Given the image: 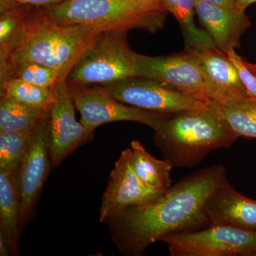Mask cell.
<instances>
[{
	"mask_svg": "<svg viewBox=\"0 0 256 256\" xmlns=\"http://www.w3.org/2000/svg\"><path fill=\"white\" fill-rule=\"evenodd\" d=\"M226 176L223 165L213 164L180 178L153 201L108 216L104 222L116 246L122 255L141 256L168 234L210 226L207 200Z\"/></svg>",
	"mask_w": 256,
	"mask_h": 256,
	"instance_id": "cell-1",
	"label": "cell"
},
{
	"mask_svg": "<svg viewBox=\"0 0 256 256\" xmlns=\"http://www.w3.org/2000/svg\"><path fill=\"white\" fill-rule=\"evenodd\" d=\"M102 34L82 25L56 23L34 6L11 41L0 46V69L34 62L60 70L67 78Z\"/></svg>",
	"mask_w": 256,
	"mask_h": 256,
	"instance_id": "cell-2",
	"label": "cell"
},
{
	"mask_svg": "<svg viewBox=\"0 0 256 256\" xmlns=\"http://www.w3.org/2000/svg\"><path fill=\"white\" fill-rule=\"evenodd\" d=\"M154 146L173 168H194L238 136L210 101L206 108L168 114L154 128Z\"/></svg>",
	"mask_w": 256,
	"mask_h": 256,
	"instance_id": "cell-3",
	"label": "cell"
},
{
	"mask_svg": "<svg viewBox=\"0 0 256 256\" xmlns=\"http://www.w3.org/2000/svg\"><path fill=\"white\" fill-rule=\"evenodd\" d=\"M52 21L102 32L138 30L154 33L164 26L168 12L158 0H68L36 6Z\"/></svg>",
	"mask_w": 256,
	"mask_h": 256,
	"instance_id": "cell-4",
	"label": "cell"
},
{
	"mask_svg": "<svg viewBox=\"0 0 256 256\" xmlns=\"http://www.w3.org/2000/svg\"><path fill=\"white\" fill-rule=\"evenodd\" d=\"M127 32L102 33L69 72L68 86H102L137 77L139 54L130 48Z\"/></svg>",
	"mask_w": 256,
	"mask_h": 256,
	"instance_id": "cell-5",
	"label": "cell"
},
{
	"mask_svg": "<svg viewBox=\"0 0 256 256\" xmlns=\"http://www.w3.org/2000/svg\"><path fill=\"white\" fill-rule=\"evenodd\" d=\"M160 242L168 246L171 256H256V232L220 224L168 234Z\"/></svg>",
	"mask_w": 256,
	"mask_h": 256,
	"instance_id": "cell-6",
	"label": "cell"
},
{
	"mask_svg": "<svg viewBox=\"0 0 256 256\" xmlns=\"http://www.w3.org/2000/svg\"><path fill=\"white\" fill-rule=\"evenodd\" d=\"M116 100L148 111L176 114L206 108L210 100H200L153 79L131 77L101 86Z\"/></svg>",
	"mask_w": 256,
	"mask_h": 256,
	"instance_id": "cell-7",
	"label": "cell"
},
{
	"mask_svg": "<svg viewBox=\"0 0 256 256\" xmlns=\"http://www.w3.org/2000/svg\"><path fill=\"white\" fill-rule=\"evenodd\" d=\"M137 77L151 78L200 100H210L208 89L194 52L166 56H138Z\"/></svg>",
	"mask_w": 256,
	"mask_h": 256,
	"instance_id": "cell-8",
	"label": "cell"
},
{
	"mask_svg": "<svg viewBox=\"0 0 256 256\" xmlns=\"http://www.w3.org/2000/svg\"><path fill=\"white\" fill-rule=\"evenodd\" d=\"M52 168L48 148V116H47L38 121L34 128L28 149L18 168L21 232L32 220Z\"/></svg>",
	"mask_w": 256,
	"mask_h": 256,
	"instance_id": "cell-9",
	"label": "cell"
},
{
	"mask_svg": "<svg viewBox=\"0 0 256 256\" xmlns=\"http://www.w3.org/2000/svg\"><path fill=\"white\" fill-rule=\"evenodd\" d=\"M69 89L76 109L80 114V122L92 130L102 124L118 121L140 122L154 129L160 120L169 114L126 105L101 86L69 87Z\"/></svg>",
	"mask_w": 256,
	"mask_h": 256,
	"instance_id": "cell-10",
	"label": "cell"
},
{
	"mask_svg": "<svg viewBox=\"0 0 256 256\" xmlns=\"http://www.w3.org/2000/svg\"><path fill=\"white\" fill-rule=\"evenodd\" d=\"M56 100L48 114V148L52 168L79 146L90 140L94 130L76 119V109L66 79H62L54 87Z\"/></svg>",
	"mask_w": 256,
	"mask_h": 256,
	"instance_id": "cell-11",
	"label": "cell"
},
{
	"mask_svg": "<svg viewBox=\"0 0 256 256\" xmlns=\"http://www.w3.org/2000/svg\"><path fill=\"white\" fill-rule=\"evenodd\" d=\"M131 148L124 150L114 163L102 196L100 223L114 212L153 201L165 192L146 188L140 181L131 164Z\"/></svg>",
	"mask_w": 256,
	"mask_h": 256,
	"instance_id": "cell-12",
	"label": "cell"
},
{
	"mask_svg": "<svg viewBox=\"0 0 256 256\" xmlns=\"http://www.w3.org/2000/svg\"><path fill=\"white\" fill-rule=\"evenodd\" d=\"M196 53L206 79L210 101L230 106L250 98L226 53L216 47Z\"/></svg>",
	"mask_w": 256,
	"mask_h": 256,
	"instance_id": "cell-13",
	"label": "cell"
},
{
	"mask_svg": "<svg viewBox=\"0 0 256 256\" xmlns=\"http://www.w3.org/2000/svg\"><path fill=\"white\" fill-rule=\"evenodd\" d=\"M205 210L212 224L256 232V200L238 193L227 176L208 197Z\"/></svg>",
	"mask_w": 256,
	"mask_h": 256,
	"instance_id": "cell-14",
	"label": "cell"
},
{
	"mask_svg": "<svg viewBox=\"0 0 256 256\" xmlns=\"http://www.w3.org/2000/svg\"><path fill=\"white\" fill-rule=\"evenodd\" d=\"M196 12L214 44L224 53L240 46L242 35L252 24L245 12L226 9L198 0Z\"/></svg>",
	"mask_w": 256,
	"mask_h": 256,
	"instance_id": "cell-15",
	"label": "cell"
},
{
	"mask_svg": "<svg viewBox=\"0 0 256 256\" xmlns=\"http://www.w3.org/2000/svg\"><path fill=\"white\" fill-rule=\"evenodd\" d=\"M20 217L18 169L0 170V232L4 234L14 256L20 250Z\"/></svg>",
	"mask_w": 256,
	"mask_h": 256,
	"instance_id": "cell-16",
	"label": "cell"
},
{
	"mask_svg": "<svg viewBox=\"0 0 256 256\" xmlns=\"http://www.w3.org/2000/svg\"><path fill=\"white\" fill-rule=\"evenodd\" d=\"M130 148L131 164L138 178L146 188L166 192L172 186V165L168 160H158L152 156L139 141H132Z\"/></svg>",
	"mask_w": 256,
	"mask_h": 256,
	"instance_id": "cell-17",
	"label": "cell"
},
{
	"mask_svg": "<svg viewBox=\"0 0 256 256\" xmlns=\"http://www.w3.org/2000/svg\"><path fill=\"white\" fill-rule=\"evenodd\" d=\"M160 1L166 11L172 14L178 20L184 38L185 50L200 52L216 47L208 33L196 26L194 16L196 14V0Z\"/></svg>",
	"mask_w": 256,
	"mask_h": 256,
	"instance_id": "cell-18",
	"label": "cell"
},
{
	"mask_svg": "<svg viewBox=\"0 0 256 256\" xmlns=\"http://www.w3.org/2000/svg\"><path fill=\"white\" fill-rule=\"evenodd\" d=\"M50 108L30 107L0 96V132H18L34 126L50 114Z\"/></svg>",
	"mask_w": 256,
	"mask_h": 256,
	"instance_id": "cell-19",
	"label": "cell"
},
{
	"mask_svg": "<svg viewBox=\"0 0 256 256\" xmlns=\"http://www.w3.org/2000/svg\"><path fill=\"white\" fill-rule=\"evenodd\" d=\"M1 95L30 107L50 108L56 100L54 88L34 85L18 78L1 80Z\"/></svg>",
	"mask_w": 256,
	"mask_h": 256,
	"instance_id": "cell-20",
	"label": "cell"
},
{
	"mask_svg": "<svg viewBox=\"0 0 256 256\" xmlns=\"http://www.w3.org/2000/svg\"><path fill=\"white\" fill-rule=\"evenodd\" d=\"M212 105L238 138L256 139V100L244 99L230 106Z\"/></svg>",
	"mask_w": 256,
	"mask_h": 256,
	"instance_id": "cell-21",
	"label": "cell"
},
{
	"mask_svg": "<svg viewBox=\"0 0 256 256\" xmlns=\"http://www.w3.org/2000/svg\"><path fill=\"white\" fill-rule=\"evenodd\" d=\"M18 78L34 85L52 88L66 76L56 69L34 62H25L0 69V80Z\"/></svg>",
	"mask_w": 256,
	"mask_h": 256,
	"instance_id": "cell-22",
	"label": "cell"
},
{
	"mask_svg": "<svg viewBox=\"0 0 256 256\" xmlns=\"http://www.w3.org/2000/svg\"><path fill=\"white\" fill-rule=\"evenodd\" d=\"M35 126L18 132H0V170L18 169Z\"/></svg>",
	"mask_w": 256,
	"mask_h": 256,
	"instance_id": "cell-23",
	"label": "cell"
},
{
	"mask_svg": "<svg viewBox=\"0 0 256 256\" xmlns=\"http://www.w3.org/2000/svg\"><path fill=\"white\" fill-rule=\"evenodd\" d=\"M33 8L30 5H14L0 10V46L11 41Z\"/></svg>",
	"mask_w": 256,
	"mask_h": 256,
	"instance_id": "cell-24",
	"label": "cell"
},
{
	"mask_svg": "<svg viewBox=\"0 0 256 256\" xmlns=\"http://www.w3.org/2000/svg\"><path fill=\"white\" fill-rule=\"evenodd\" d=\"M226 54L236 68L239 78L246 89L248 96L256 100V76L249 68L247 62L237 54L235 50H228Z\"/></svg>",
	"mask_w": 256,
	"mask_h": 256,
	"instance_id": "cell-25",
	"label": "cell"
},
{
	"mask_svg": "<svg viewBox=\"0 0 256 256\" xmlns=\"http://www.w3.org/2000/svg\"><path fill=\"white\" fill-rule=\"evenodd\" d=\"M68 0H0V10L6 9L14 5H30V6H50L62 4Z\"/></svg>",
	"mask_w": 256,
	"mask_h": 256,
	"instance_id": "cell-26",
	"label": "cell"
},
{
	"mask_svg": "<svg viewBox=\"0 0 256 256\" xmlns=\"http://www.w3.org/2000/svg\"><path fill=\"white\" fill-rule=\"evenodd\" d=\"M198 1L203 2L207 4L216 5L226 9L239 11L236 6V0H198Z\"/></svg>",
	"mask_w": 256,
	"mask_h": 256,
	"instance_id": "cell-27",
	"label": "cell"
},
{
	"mask_svg": "<svg viewBox=\"0 0 256 256\" xmlns=\"http://www.w3.org/2000/svg\"><path fill=\"white\" fill-rule=\"evenodd\" d=\"M12 255L10 249L9 242L5 237L4 234L0 232V256H9Z\"/></svg>",
	"mask_w": 256,
	"mask_h": 256,
	"instance_id": "cell-28",
	"label": "cell"
},
{
	"mask_svg": "<svg viewBox=\"0 0 256 256\" xmlns=\"http://www.w3.org/2000/svg\"><path fill=\"white\" fill-rule=\"evenodd\" d=\"M236 2L239 11L245 12L248 6L256 2V0H236Z\"/></svg>",
	"mask_w": 256,
	"mask_h": 256,
	"instance_id": "cell-29",
	"label": "cell"
},
{
	"mask_svg": "<svg viewBox=\"0 0 256 256\" xmlns=\"http://www.w3.org/2000/svg\"><path fill=\"white\" fill-rule=\"evenodd\" d=\"M247 64L250 70H252L256 76V64H250L247 62Z\"/></svg>",
	"mask_w": 256,
	"mask_h": 256,
	"instance_id": "cell-30",
	"label": "cell"
},
{
	"mask_svg": "<svg viewBox=\"0 0 256 256\" xmlns=\"http://www.w3.org/2000/svg\"><path fill=\"white\" fill-rule=\"evenodd\" d=\"M158 1H160V0H158Z\"/></svg>",
	"mask_w": 256,
	"mask_h": 256,
	"instance_id": "cell-31",
	"label": "cell"
}]
</instances>
